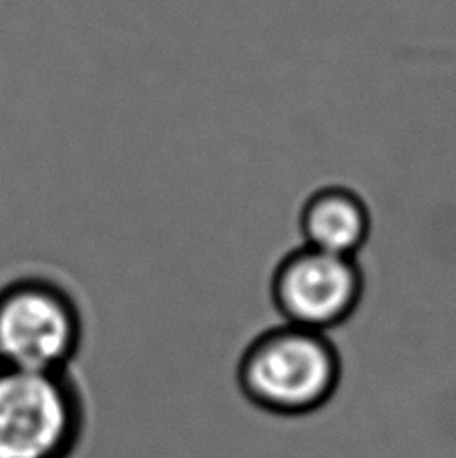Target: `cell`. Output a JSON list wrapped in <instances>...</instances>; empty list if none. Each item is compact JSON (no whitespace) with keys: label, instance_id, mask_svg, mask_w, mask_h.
<instances>
[{"label":"cell","instance_id":"obj_1","mask_svg":"<svg viewBox=\"0 0 456 458\" xmlns=\"http://www.w3.org/2000/svg\"><path fill=\"white\" fill-rule=\"evenodd\" d=\"M340 378L342 360L328 334L286 322L251 340L238 364L243 396L282 416L320 411Z\"/></svg>","mask_w":456,"mask_h":458},{"label":"cell","instance_id":"obj_2","mask_svg":"<svg viewBox=\"0 0 456 458\" xmlns=\"http://www.w3.org/2000/svg\"><path fill=\"white\" fill-rule=\"evenodd\" d=\"M85 430V396L71 372L0 366V458H72Z\"/></svg>","mask_w":456,"mask_h":458},{"label":"cell","instance_id":"obj_3","mask_svg":"<svg viewBox=\"0 0 456 458\" xmlns=\"http://www.w3.org/2000/svg\"><path fill=\"white\" fill-rule=\"evenodd\" d=\"M83 342V310L63 284L22 276L0 285V366L71 372Z\"/></svg>","mask_w":456,"mask_h":458},{"label":"cell","instance_id":"obj_4","mask_svg":"<svg viewBox=\"0 0 456 458\" xmlns=\"http://www.w3.org/2000/svg\"><path fill=\"white\" fill-rule=\"evenodd\" d=\"M270 296L286 324L328 334L348 322L360 306L362 266L358 258L336 256L302 243L275 264Z\"/></svg>","mask_w":456,"mask_h":458},{"label":"cell","instance_id":"obj_5","mask_svg":"<svg viewBox=\"0 0 456 458\" xmlns=\"http://www.w3.org/2000/svg\"><path fill=\"white\" fill-rule=\"evenodd\" d=\"M298 224L304 245L348 258H358L372 233L370 208L346 185H324L309 193Z\"/></svg>","mask_w":456,"mask_h":458}]
</instances>
